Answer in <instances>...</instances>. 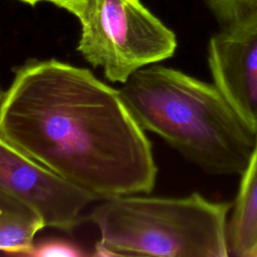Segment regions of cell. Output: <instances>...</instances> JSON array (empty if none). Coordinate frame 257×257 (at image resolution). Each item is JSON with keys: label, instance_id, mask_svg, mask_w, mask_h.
Segmentation results:
<instances>
[{"label": "cell", "instance_id": "6da1fadb", "mask_svg": "<svg viewBox=\"0 0 257 257\" xmlns=\"http://www.w3.org/2000/svg\"><path fill=\"white\" fill-rule=\"evenodd\" d=\"M0 104V136L97 201L151 193L152 146L114 89L56 59L15 69Z\"/></svg>", "mask_w": 257, "mask_h": 257}, {"label": "cell", "instance_id": "7a4b0ae2", "mask_svg": "<svg viewBox=\"0 0 257 257\" xmlns=\"http://www.w3.org/2000/svg\"><path fill=\"white\" fill-rule=\"evenodd\" d=\"M122 84L120 98L143 130L208 173L244 172L256 134L214 83L154 63L133 72Z\"/></svg>", "mask_w": 257, "mask_h": 257}, {"label": "cell", "instance_id": "3957f363", "mask_svg": "<svg viewBox=\"0 0 257 257\" xmlns=\"http://www.w3.org/2000/svg\"><path fill=\"white\" fill-rule=\"evenodd\" d=\"M231 206L198 193L182 198L124 195L99 200L86 215L100 235L94 255L227 257Z\"/></svg>", "mask_w": 257, "mask_h": 257}, {"label": "cell", "instance_id": "277c9868", "mask_svg": "<svg viewBox=\"0 0 257 257\" xmlns=\"http://www.w3.org/2000/svg\"><path fill=\"white\" fill-rule=\"evenodd\" d=\"M73 14L81 25L77 50L111 82L124 83L177 48L175 33L140 0H82Z\"/></svg>", "mask_w": 257, "mask_h": 257}, {"label": "cell", "instance_id": "5b68a950", "mask_svg": "<svg viewBox=\"0 0 257 257\" xmlns=\"http://www.w3.org/2000/svg\"><path fill=\"white\" fill-rule=\"evenodd\" d=\"M0 189L33 206L45 227L71 232L97 201L25 156L0 136Z\"/></svg>", "mask_w": 257, "mask_h": 257}, {"label": "cell", "instance_id": "8992f818", "mask_svg": "<svg viewBox=\"0 0 257 257\" xmlns=\"http://www.w3.org/2000/svg\"><path fill=\"white\" fill-rule=\"evenodd\" d=\"M208 62L214 84L257 135V18L213 35Z\"/></svg>", "mask_w": 257, "mask_h": 257}, {"label": "cell", "instance_id": "52a82bcc", "mask_svg": "<svg viewBox=\"0 0 257 257\" xmlns=\"http://www.w3.org/2000/svg\"><path fill=\"white\" fill-rule=\"evenodd\" d=\"M227 224L229 256L257 257V135Z\"/></svg>", "mask_w": 257, "mask_h": 257}, {"label": "cell", "instance_id": "ba28073f", "mask_svg": "<svg viewBox=\"0 0 257 257\" xmlns=\"http://www.w3.org/2000/svg\"><path fill=\"white\" fill-rule=\"evenodd\" d=\"M44 227L33 206L0 189V252L26 255L36 233Z\"/></svg>", "mask_w": 257, "mask_h": 257}, {"label": "cell", "instance_id": "9c48e42d", "mask_svg": "<svg viewBox=\"0 0 257 257\" xmlns=\"http://www.w3.org/2000/svg\"><path fill=\"white\" fill-rule=\"evenodd\" d=\"M223 27L257 18V0H208Z\"/></svg>", "mask_w": 257, "mask_h": 257}, {"label": "cell", "instance_id": "30bf717a", "mask_svg": "<svg viewBox=\"0 0 257 257\" xmlns=\"http://www.w3.org/2000/svg\"><path fill=\"white\" fill-rule=\"evenodd\" d=\"M86 255L82 249L68 241L60 239H49L39 243H33L26 256H69L78 257Z\"/></svg>", "mask_w": 257, "mask_h": 257}, {"label": "cell", "instance_id": "8fae6325", "mask_svg": "<svg viewBox=\"0 0 257 257\" xmlns=\"http://www.w3.org/2000/svg\"><path fill=\"white\" fill-rule=\"evenodd\" d=\"M46 1H50L55 5L62 7L68 10L69 12H71L72 14L75 12V10L79 7L80 3L82 2V0H46Z\"/></svg>", "mask_w": 257, "mask_h": 257}, {"label": "cell", "instance_id": "7c38bea8", "mask_svg": "<svg viewBox=\"0 0 257 257\" xmlns=\"http://www.w3.org/2000/svg\"><path fill=\"white\" fill-rule=\"evenodd\" d=\"M21 1H23V2H25V3H28V4H30V5H34V4L37 3L39 0H21Z\"/></svg>", "mask_w": 257, "mask_h": 257}, {"label": "cell", "instance_id": "4fadbf2b", "mask_svg": "<svg viewBox=\"0 0 257 257\" xmlns=\"http://www.w3.org/2000/svg\"><path fill=\"white\" fill-rule=\"evenodd\" d=\"M4 92H5V91H3V90L1 89V87H0V104H1V101H2V99H3V95H4Z\"/></svg>", "mask_w": 257, "mask_h": 257}]
</instances>
